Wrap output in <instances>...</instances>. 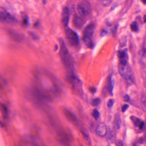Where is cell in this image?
I'll return each instance as SVG.
<instances>
[{"instance_id": "obj_1", "label": "cell", "mask_w": 146, "mask_h": 146, "mask_svg": "<svg viewBox=\"0 0 146 146\" xmlns=\"http://www.w3.org/2000/svg\"><path fill=\"white\" fill-rule=\"evenodd\" d=\"M59 41L60 48L59 54L62 63L68 70H73L72 69L74 66L73 61L72 57L64 42V40L61 38H60Z\"/></svg>"}, {"instance_id": "obj_2", "label": "cell", "mask_w": 146, "mask_h": 146, "mask_svg": "<svg viewBox=\"0 0 146 146\" xmlns=\"http://www.w3.org/2000/svg\"><path fill=\"white\" fill-rule=\"evenodd\" d=\"M66 79L71 85L72 89L76 94L80 96L82 95L83 90L82 82L73 72V70L68 71L66 75Z\"/></svg>"}, {"instance_id": "obj_3", "label": "cell", "mask_w": 146, "mask_h": 146, "mask_svg": "<svg viewBox=\"0 0 146 146\" xmlns=\"http://www.w3.org/2000/svg\"><path fill=\"white\" fill-rule=\"evenodd\" d=\"M95 29L94 24L90 23L85 27L83 33V40L85 46L89 48H92L94 46L92 37L94 33Z\"/></svg>"}, {"instance_id": "obj_4", "label": "cell", "mask_w": 146, "mask_h": 146, "mask_svg": "<svg viewBox=\"0 0 146 146\" xmlns=\"http://www.w3.org/2000/svg\"><path fill=\"white\" fill-rule=\"evenodd\" d=\"M118 71L119 74L125 79L127 83L131 84L134 82V76L132 72L131 68L128 64L119 63Z\"/></svg>"}, {"instance_id": "obj_5", "label": "cell", "mask_w": 146, "mask_h": 146, "mask_svg": "<svg viewBox=\"0 0 146 146\" xmlns=\"http://www.w3.org/2000/svg\"><path fill=\"white\" fill-rule=\"evenodd\" d=\"M77 11L79 16L83 18L88 16L91 11V6L89 2L87 1H82L77 5Z\"/></svg>"}, {"instance_id": "obj_6", "label": "cell", "mask_w": 146, "mask_h": 146, "mask_svg": "<svg viewBox=\"0 0 146 146\" xmlns=\"http://www.w3.org/2000/svg\"><path fill=\"white\" fill-rule=\"evenodd\" d=\"M66 34L67 39L70 44L74 47H77L80 43L79 36L77 33L70 28H68L66 30Z\"/></svg>"}, {"instance_id": "obj_7", "label": "cell", "mask_w": 146, "mask_h": 146, "mask_svg": "<svg viewBox=\"0 0 146 146\" xmlns=\"http://www.w3.org/2000/svg\"><path fill=\"white\" fill-rule=\"evenodd\" d=\"M0 20L2 23L8 24L16 23L17 22L14 17L2 7L0 9Z\"/></svg>"}, {"instance_id": "obj_8", "label": "cell", "mask_w": 146, "mask_h": 146, "mask_svg": "<svg viewBox=\"0 0 146 146\" xmlns=\"http://www.w3.org/2000/svg\"><path fill=\"white\" fill-rule=\"evenodd\" d=\"M61 21L65 27H67L70 20V11L68 7H65L62 10Z\"/></svg>"}, {"instance_id": "obj_9", "label": "cell", "mask_w": 146, "mask_h": 146, "mask_svg": "<svg viewBox=\"0 0 146 146\" xmlns=\"http://www.w3.org/2000/svg\"><path fill=\"white\" fill-rule=\"evenodd\" d=\"M85 23L84 18L82 17L79 15L75 14L73 19V23L74 26L78 29L82 28Z\"/></svg>"}, {"instance_id": "obj_10", "label": "cell", "mask_w": 146, "mask_h": 146, "mask_svg": "<svg viewBox=\"0 0 146 146\" xmlns=\"http://www.w3.org/2000/svg\"><path fill=\"white\" fill-rule=\"evenodd\" d=\"M96 133L98 136L101 137H104L106 135L107 133V129L105 123H100L97 125Z\"/></svg>"}, {"instance_id": "obj_11", "label": "cell", "mask_w": 146, "mask_h": 146, "mask_svg": "<svg viewBox=\"0 0 146 146\" xmlns=\"http://www.w3.org/2000/svg\"><path fill=\"white\" fill-rule=\"evenodd\" d=\"M65 115L66 116L67 118L69 119V121H71L73 123L78 125V120L76 116L71 111H69L68 110H64Z\"/></svg>"}, {"instance_id": "obj_12", "label": "cell", "mask_w": 146, "mask_h": 146, "mask_svg": "<svg viewBox=\"0 0 146 146\" xmlns=\"http://www.w3.org/2000/svg\"><path fill=\"white\" fill-rule=\"evenodd\" d=\"M113 128V127H111L109 129L107 137L108 141L111 143H113L116 138V132L115 130Z\"/></svg>"}, {"instance_id": "obj_13", "label": "cell", "mask_w": 146, "mask_h": 146, "mask_svg": "<svg viewBox=\"0 0 146 146\" xmlns=\"http://www.w3.org/2000/svg\"><path fill=\"white\" fill-rule=\"evenodd\" d=\"M108 81L107 89L110 94L111 96L113 95V87H114V80L112 79L111 77H109Z\"/></svg>"}, {"instance_id": "obj_14", "label": "cell", "mask_w": 146, "mask_h": 146, "mask_svg": "<svg viewBox=\"0 0 146 146\" xmlns=\"http://www.w3.org/2000/svg\"><path fill=\"white\" fill-rule=\"evenodd\" d=\"M114 121L117 129H120L122 125V120L120 114L119 113H117L114 115Z\"/></svg>"}, {"instance_id": "obj_15", "label": "cell", "mask_w": 146, "mask_h": 146, "mask_svg": "<svg viewBox=\"0 0 146 146\" xmlns=\"http://www.w3.org/2000/svg\"><path fill=\"white\" fill-rule=\"evenodd\" d=\"M9 34L14 39V40H17V41L21 40V36L17 32L14 31H10Z\"/></svg>"}, {"instance_id": "obj_16", "label": "cell", "mask_w": 146, "mask_h": 146, "mask_svg": "<svg viewBox=\"0 0 146 146\" xmlns=\"http://www.w3.org/2000/svg\"><path fill=\"white\" fill-rule=\"evenodd\" d=\"M130 119L134 125L136 127H139V125L142 121L141 119L134 116H131Z\"/></svg>"}, {"instance_id": "obj_17", "label": "cell", "mask_w": 146, "mask_h": 146, "mask_svg": "<svg viewBox=\"0 0 146 146\" xmlns=\"http://www.w3.org/2000/svg\"><path fill=\"white\" fill-rule=\"evenodd\" d=\"M22 24L24 27H27L29 24V20L28 16L23 14L22 16Z\"/></svg>"}, {"instance_id": "obj_18", "label": "cell", "mask_w": 146, "mask_h": 146, "mask_svg": "<svg viewBox=\"0 0 146 146\" xmlns=\"http://www.w3.org/2000/svg\"><path fill=\"white\" fill-rule=\"evenodd\" d=\"M101 103V100L99 98L93 99L91 101V105L93 106H97Z\"/></svg>"}, {"instance_id": "obj_19", "label": "cell", "mask_w": 146, "mask_h": 146, "mask_svg": "<svg viewBox=\"0 0 146 146\" xmlns=\"http://www.w3.org/2000/svg\"><path fill=\"white\" fill-rule=\"evenodd\" d=\"M126 52L124 51H119L118 53V57L119 58V60H126Z\"/></svg>"}, {"instance_id": "obj_20", "label": "cell", "mask_w": 146, "mask_h": 146, "mask_svg": "<svg viewBox=\"0 0 146 146\" xmlns=\"http://www.w3.org/2000/svg\"><path fill=\"white\" fill-rule=\"evenodd\" d=\"M92 116L96 120H97L100 117V113L97 109H94L93 110L92 113Z\"/></svg>"}, {"instance_id": "obj_21", "label": "cell", "mask_w": 146, "mask_h": 146, "mask_svg": "<svg viewBox=\"0 0 146 146\" xmlns=\"http://www.w3.org/2000/svg\"><path fill=\"white\" fill-rule=\"evenodd\" d=\"M131 29L132 31H138V28L136 22H133L130 25Z\"/></svg>"}, {"instance_id": "obj_22", "label": "cell", "mask_w": 146, "mask_h": 146, "mask_svg": "<svg viewBox=\"0 0 146 146\" xmlns=\"http://www.w3.org/2000/svg\"><path fill=\"white\" fill-rule=\"evenodd\" d=\"M81 131L82 134L83 135L84 137H85L87 140L88 141V140H89V135L88 132V131L87 130V129H83V128H82V129H81Z\"/></svg>"}, {"instance_id": "obj_23", "label": "cell", "mask_w": 146, "mask_h": 146, "mask_svg": "<svg viewBox=\"0 0 146 146\" xmlns=\"http://www.w3.org/2000/svg\"><path fill=\"white\" fill-rule=\"evenodd\" d=\"M114 101L113 99H109L108 100V102L107 103V106L109 108L112 107L113 106V104H114Z\"/></svg>"}, {"instance_id": "obj_24", "label": "cell", "mask_w": 146, "mask_h": 146, "mask_svg": "<svg viewBox=\"0 0 146 146\" xmlns=\"http://www.w3.org/2000/svg\"><path fill=\"white\" fill-rule=\"evenodd\" d=\"M1 108H2V109H3V111L4 112V113L6 115H8V110L7 107L5 105H4V104H2L1 105Z\"/></svg>"}, {"instance_id": "obj_25", "label": "cell", "mask_w": 146, "mask_h": 146, "mask_svg": "<svg viewBox=\"0 0 146 146\" xmlns=\"http://www.w3.org/2000/svg\"><path fill=\"white\" fill-rule=\"evenodd\" d=\"M119 42H120V45L122 46H125L126 42V37H124L121 38Z\"/></svg>"}, {"instance_id": "obj_26", "label": "cell", "mask_w": 146, "mask_h": 146, "mask_svg": "<svg viewBox=\"0 0 146 146\" xmlns=\"http://www.w3.org/2000/svg\"><path fill=\"white\" fill-rule=\"evenodd\" d=\"M112 1H102V4L103 5L105 6H108L111 5V3Z\"/></svg>"}, {"instance_id": "obj_27", "label": "cell", "mask_w": 146, "mask_h": 146, "mask_svg": "<svg viewBox=\"0 0 146 146\" xmlns=\"http://www.w3.org/2000/svg\"><path fill=\"white\" fill-rule=\"evenodd\" d=\"M129 105H128V104H124L122 107V112L124 113L125 112V111L127 110V109L129 108Z\"/></svg>"}, {"instance_id": "obj_28", "label": "cell", "mask_w": 146, "mask_h": 146, "mask_svg": "<svg viewBox=\"0 0 146 146\" xmlns=\"http://www.w3.org/2000/svg\"><path fill=\"white\" fill-rule=\"evenodd\" d=\"M116 145L117 146H124L123 143L121 140H118L116 141Z\"/></svg>"}, {"instance_id": "obj_29", "label": "cell", "mask_w": 146, "mask_h": 146, "mask_svg": "<svg viewBox=\"0 0 146 146\" xmlns=\"http://www.w3.org/2000/svg\"><path fill=\"white\" fill-rule=\"evenodd\" d=\"M130 96H129V95H128V94L125 95L123 97V100L125 102H128L130 100Z\"/></svg>"}, {"instance_id": "obj_30", "label": "cell", "mask_w": 146, "mask_h": 146, "mask_svg": "<svg viewBox=\"0 0 146 146\" xmlns=\"http://www.w3.org/2000/svg\"><path fill=\"white\" fill-rule=\"evenodd\" d=\"M108 31H107L103 30L102 31L101 33V36H105L107 35H108Z\"/></svg>"}, {"instance_id": "obj_31", "label": "cell", "mask_w": 146, "mask_h": 146, "mask_svg": "<svg viewBox=\"0 0 146 146\" xmlns=\"http://www.w3.org/2000/svg\"><path fill=\"white\" fill-rule=\"evenodd\" d=\"M89 90L92 94H95L96 92V88L95 87H91V88H90Z\"/></svg>"}, {"instance_id": "obj_32", "label": "cell", "mask_w": 146, "mask_h": 146, "mask_svg": "<svg viewBox=\"0 0 146 146\" xmlns=\"http://www.w3.org/2000/svg\"><path fill=\"white\" fill-rule=\"evenodd\" d=\"M144 126H145V123L143 121H142L141 122V123L139 125V128L140 129H143L144 128Z\"/></svg>"}, {"instance_id": "obj_33", "label": "cell", "mask_w": 146, "mask_h": 146, "mask_svg": "<svg viewBox=\"0 0 146 146\" xmlns=\"http://www.w3.org/2000/svg\"><path fill=\"white\" fill-rule=\"evenodd\" d=\"M30 35L31 36V37L33 38L35 40H36V39H38V36L35 35V34H34V33H30Z\"/></svg>"}, {"instance_id": "obj_34", "label": "cell", "mask_w": 146, "mask_h": 146, "mask_svg": "<svg viewBox=\"0 0 146 146\" xmlns=\"http://www.w3.org/2000/svg\"><path fill=\"white\" fill-rule=\"evenodd\" d=\"M138 143L140 144H142L144 142V139L143 137H140L138 141Z\"/></svg>"}, {"instance_id": "obj_35", "label": "cell", "mask_w": 146, "mask_h": 146, "mask_svg": "<svg viewBox=\"0 0 146 146\" xmlns=\"http://www.w3.org/2000/svg\"><path fill=\"white\" fill-rule=\"evenodd\" d=\"M143 20H144V23H146V15H144L143 17Z\"/></svg>"}, {"instance_id": "obj_36", "label": "cell", "mask_w": 146, "mask_h": 146, "mask_svg": "<svg viewBox=\"0 0 146 146\" xmlns=\"http://www.w3.org/2000/svg\"><path fill=\"white\" fill-rule=\"evenodd\" d=\"M143 2L144 4H146V1H143Z\"/></svg>"}, {"instance_id": "obj_37", "label": "cell", "mask_w": 146, "mask_h": 146, "mask_svg": "<svg viewBox=\"0 0 146 146\" xmlns=\"http://www.w3.org/2000/svg\"><path fill=\"white\" fill-rule=\"evenodd\" d=\"M145 129L146 130V126H145Z\"/></svg>"}, {"instance_id": "obj_38", "label": "cell", "mask_w": 146, "mask_h": 146, "mask_svg": "<svg viewBox=\"0 0 146 146\" xmlns=\"http://www.w3.org/2000/svg\"></svg>"}]
</instances>
